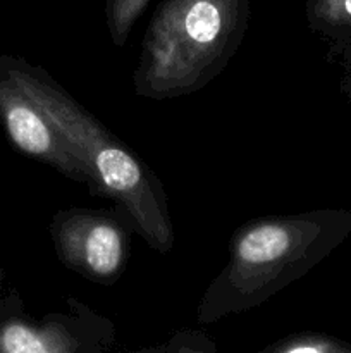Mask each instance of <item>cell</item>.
Masks as SVG:
<instances>
[{"label": "cell", "instance_id": "1", "mask_svg": "<svg viewBox=\"0 0 351 353\" xmlns=\"http://www.w3.org/2000/svg\"><path fill=\"white\" fill-rule=\"evenodd\" d=\"M0 68L43 109L85 168L89 192L116 202L131 230L157 250L169 254L176 233L164 185L136 152L107 130L41 65L0 55Z\"/></svg>", "mask_w": 351, "mask_h": 353}, {"label": "cell", "instance_id": "4", "mask_svg": "<svg viewBox=\"0 0 351 353\" xmlns=\"http://www.w3.org/2000/svg\"><path fill=\"white\" fill-rule=\"evenodd\" d=\"M126 217L103 209L58 210L50 223V236L58 261L76 274L110 286L124 274L129 259Z\"/></svg>", "mask_w": 351, "mask_h": 353}, {"label": "cell", "instance_id": "6", "mask_svg": "<svg viewBox=\"0 0 351 353\" xmlns=\"http://www.w3.org/2000/svg\"><path fill=\"white\" fill-rule=\"evenodd\" d=\"M0 126L16 150L64 178L89 186L85 168L40 105L0 68Z\"/></svg>", "mask_w": 351, "mask_h": 353}, {"label": "cell", "instance_id": "9", "mask_svg": "<svg viewBox=\"0 0 351 353\" xmlns=\"http://www.w3.org/2000/svg\"><path fill=\"white\" fill-rule=\"evenodd\" d=\"M264 353H351V345L319 333H298L282 338Z\"/></svg>", "mask_w": 351, "mask_h": 353}, {"label": "cell", "instance_id": "3", "mask_svg": "<svg viewBox=\"0 0 351 353\" xmlns=\"http://www.w3.org/2000/svg\"><path fill=\"white\" fill-rule=\"evenodd\" d=\"M250 21V0H162L141 41L133 88L169 100L205 88L236 55Z\"/></svg>", "mask_w": 351, "mask_h": 353}, {"label": "cell", "instance_id": "10", "mask_svg": "<svg viewBox=\"0 0 351 353\" xmlns=\"http://www.w3.org/2000/svg\"><path fill=\"white\" fill-rule=\"evenodd\" d=\"M150 352H196V353H213L217 350V345L205 336L200 331H179L171 340L162 347L148 348Z\"/></svg>", "mask_w": 351, "mask_h": 353}, {"label": "cell", "instance_id": "8", "mask_svg": "<svg viewBox=\"0 0 351 353\" xmlns=\"http://www.w3.org/2000/svg\"><path fill=\"white\" fill-rule=\"evenodd\" d=\"M148 3L150 0H105L107 31L116 47L126 43Z\"/></svg>", "mask_w": 351, "mask_h": 353}, {"label": "cell", "instance_id": "11", "mask_svg": "<svg viewBox=\"0 0 351 353\" xmlns=\"http://www.w3.org/2000/svg\"><path fill=\"white\" fill-rule=\"evenodd\" d=\"M3 278H6V272L0 268V293H2L3 288ZM21 310H23V300H21L19 295H16V293H14L12 296H3V299H0V321H2L3 317L10 316V314L21 312Z\"/></svg>", "mask_w": 351, "mask_h": 353}, {"label": "cell", "instance_id": "12", "mask_svg": "<svg viewBox=\"0 0 351 353\" xmlns=\"http://www.w3.org/2000/svg\"><path fill=\"white\" fill-rule=\"evenodd\" d=\"M0 17H2V0H0Z\"/></svg>", "mask_w": 351, "mask_h": 353}, {"label": "cell", "instance_id": "5", "mask_svg": "<svg viewBox=\"0 0 351 353\" xmlns=\"http://www.w3.org/2000/svg\"><path fill=\"white\" fill-rule=\"evenodd\" d=\"M67 312L41 319L10 314L0 321V353H105L116 343V326L81 300L69 296Z\"/></svg>", "mask_w": 351, "mask_h": 353}, {"label": "cell", "instance_id": "2", "mask_svg": "<svg viewBox=\"0 0 351 353\" xmlns=\"http://www.w3.org/2000/svg\"><path fill=\"white\" fill-rule=\"evenodd\" d=\"M351 233V210L258 217L237 228L229 259L196 309L198 324L248 312L313 271Z\"/></svg>", "mask_w": 351, "mask_h": 353}, {"label": "cell", "instance_id": "7", "mask_svg": "<svg viewBox=\"0 0 351 353\" xmlns=\"http://www.w3.org/2000/svg\"><path fill=\"white\" fill-rule=\"evenodd\" d=\"M308 26L332 40H351V0H306Z\"/></svg>", "mask_w": 351, "mask_h": 353}]
</instances>
